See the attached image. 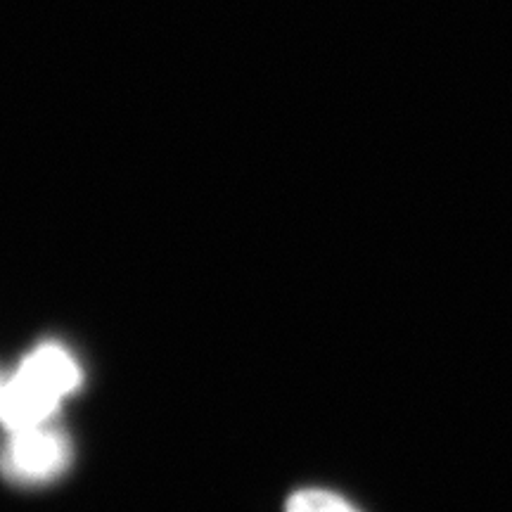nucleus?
I'll use <instances>...</instances> for the list:
<instances>
[{
	"label": "nucleus",
	"mask_w": 512,
	"mask_h": 512,
	"mask_svg": "<svg viewBox=\"0 0 512 512\" xmlns=\"http://www.w3.org/2000/svg\"><path fill=\"white\" fill-rule=\"evenodd\" d=\"M79 384L81 370L74 356L46 344L27 356L10 382L0 384V422L10 432L46 425L64 396Z\"/></svg>",
	"instance_id": "obj_1"
},
{
	"label": "nucleus",
	"mask_w": 512,
	"mask_h": 512,
	"mask_svg": "<svg viewBox=\"0 0 512 512\" xmlns=\"http://www.w3.org/2000/svg\"><path fill=\"white\" fill-rule=\"evenodd\" d=\"M72 460V446L64 434L46 425L12 432L5 446L3 467L19 482H48L67 470Z\"/></svg>",
	"instance_id": "obj_2"
},
{
	"label": "nucleus",
	"mask_w": 512,
	"mask_h": 512,
	"mask_svg": "<svg viewBox=\"0 0 512 512\" xmlns=\"http://www.w3.org/2000/svg\"><path fill=\"white\" fill-rule=\"evenodd\" d=\"M287 512H361L356 505L344 501L342 496L330 494V491L306 489L294 494L287 501Z\"/></svg>",
	"instance_id": "obj_3"
}]
</instances>
